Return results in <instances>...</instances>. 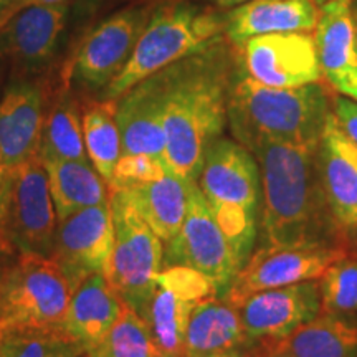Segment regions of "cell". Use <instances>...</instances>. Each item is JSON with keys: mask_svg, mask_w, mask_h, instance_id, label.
<instances>
[{"mask_svg": "<svg viewBox=\"0 0 357 357\" xmlns=\"http://www.w3.org/2000/svg\"><path fill=\"white\" fill-rule=\"evenodd\" d=\"M318 19L314 0H250L227 13V42L240 48L258 35L310 32Z\"/></svg>", "mask_w": 357, "mask_h": 357, "instance_id": "obj_21", "label": "cell"}, {"mask_svg": "<svg viewBox=\"0 0 357 357\" xmlns=\"http://www.w3.org/2000/svg\"><path fill=\"white\" fill-rule=\"evenodd\" d=\"M47 93L38 82L15 78L0 96V155L10 171L38 158Z\"/></svg>", "mask_w": 357, "mask_h": 357, "instance_id": "obj_17", "label": "cell"}, {"mask_svg": "<svg viewBox=\"0 0 357 357\" xmlns=\"http://www.w3.org/2000/svg\"><path fill=\"white\" fill-rule=\"evenodd\" d=\"M321 311L328 314H357V257L347 252L326 268L319 278Z\"/></svg>", "mask_w": 357, "mask_h": 357, "instance_id": "obj_30", "label": "cell"}, {"mask_svg": "<svg viewBox=\"0 0 357 357\" xmlns=\"http://www.w3.org/2000/svg\"><path fill=\"white\" fill-rule=\"evenodd\" d=\"M0 96H2V73H0Z\"/></svg>", "mask_w": 357, "mask_h": 357, "instance_id": "obj_41", "label": "cell"}, {"mask_svg": "<svg viewBox=\"0 0 357 357\" xmlns=\"http://www.w3.org/2000/svg\"><path fill=\"white\" fill-rule=\"evenodd\" d=\"M242 70L255 82L273 88H300L323 78L314 35L280 32L258 35L242 47Z\"/></svg>", "mask_w": 357, "mask_h": 357, "instance_id": "obj_14", "label": "cell"}, {"mask_svg": "<svg viewBox=\"0 0 357 357\" xmlns=\"http://www.w3.org/2000/svg\"><path fill=\"white\" fill-rule=\"evenodd\" d=\"M13 258H15V257H13L12 253H8L6 248L0 247V294H2L3 283H6L8 268H10Z\"/></svg>", "mask_w": 357, "mask_h": 357, "instance_id": "obj_35", "label": "cell"}, {"mask_svg": "<svg viewBox=\"0 0 357 357\" xmlns=\"http://www.w3.org/2000/svg\"><path fill=\"white\" fill-rule=\"evenodd\" d=\"M217 294L207 276L192 268L162 266L139 316L160 357H184L185 333L194 307Z\"/></svg>", "mask_w": 357, "mask_h": 357, "instance_id": "obj_11", "label": "cell"}, {"mask_svg": "<svg viewBox=\"0 0 357 357\" xmlns=\"http://www.w3.org/2000/svg\"><path fill=\"white\" fill-rule=\"evenodd\" d=\"M40 160H89L83 137L82 108L68 89H61L45 118Z\"/></svg>", "mask_w": 357, "mask_h": 357, "instance_id": "obj_27", "label": "cell"}, {"mask_svg": "<svg viewBox=\"0 0 357 357\" xmlns=\"http://www.w3.org/2000/svg\"><path fill=\"white\" fill-rule=\"evenodd\" d=\"M342 245L316 242L294 245H265L252 253L240 268L229 291L227 301L236 306L250 294L265 289L283 288L321 278L326 268L344 257Z\"/></svg>", "mask_w": 357, "mask_h": 357, "instance_id": "obj_9", "label": "cell"}, {"mask_svg": "<svg viewBox=\"0 0 357 357\" xmlns=\"http://www.w3.org/2000/svg\"><path fill=\"white\" fill-rule=\"evenodd\" d=\"M266 357H284V356H281V354H275V352H268V356Z\"/></svg>", "mask_w": 357, "mask_h": 357, "instance_id": "obj_39", "label": "cell"}, {"mask_svg": "<svg viewBox=\"0 0 357 357\" xmlns=\"http://www.w3.org/2000/svg\"><path fill=\"white\" fill-rule=\"evenodd\" d=\"M314 43L323 78L342 96L357 101V29L352 0L323 3Z\"/></svg>", "mask_w": 357, "mask_h": 357, "instance_id": "obj_20", "label": "cell"}, {"mask_svg": "<svg viewBox=\"0 0 357 357\" xmlns=\"http://www.w3.org/2000/svg\"><path fill=\"white\" fill-rule=\"evenodd\" d=\"M7 2H8V0H0V13H2V10H3V8H6V6H7Z\"/></svg>", "mask_w": 357, "mask_h": 357, "instance_id": "obj_38", "label": "cell"}, {"mask_svg": "<svg viewBox=\"0 0 357 357\" xmlns=\"http://www.w3.org/2000/svg\"><path fill=\"white\" fill-rule=\"evenodd\" d=\"M326 200L342 231L357 234V144L329 113L318 146Z\"/></svg>", "mask_w": 357, "mask_h": 357, "instance_id": "obj_19", "label": "cell"}, {"mask_svg": "<svg viewBox=\"0 0 357 357\" xmlns=\"http://www.w3.org/2000/svg\"><path fill=\"white\" fill-rule=\"evenodd\" d=\"M329 113V98L319 83L273 88L236 68L229 96V121L240 144L252 137L318 144Z\"/></svg>", "mask_w": 357, "mask_h": 357, "instance_id": "obj_3", "label": "cell"}, {"mask_svg": "<svg viewBox=\"0 0 357 357\" xmlns=\"http://www.w3.org/2000/svg\"><path fill=\"white\" fill-rule=\"evenodd\" d=\"M68 13L70 6H32L15 13L0 29V60H7L22 78L38 73L55 58Z\"/></svg>", "mask_w": 357, "mask_h": 357, "instance_id": "obj_16", "label": "cell"}, {"mask_svg": "<svg viewBox=\"0 0 357 357\" xmlns=\"http://www.w3.org/2000/svg\"><path fill=\"white\" fill-rule=\"evenodd\" d=\"M197 185L243 266L260 230L261 181L255 155L240 142L218 137L205 154Z\"/></svg>", "mask_w": 357, "mask_h": 357, "instance_id": "obj_5", "label": "cell"}, {"mask_svg": "<svg viewBox=\"0 0 357 357\" xmlns=\"http://www.w3.org/2000/svg\"><path fill=\"white\" fill-rule=\"evenodd\" d=\"M153 7H128L108 17L84 40L75 60V82L88 91H105L118 77L146 29Z\"/></svg>", "mask_w": 357, "mask_h": 357, "instance_id": "obj_13", "label": "cell"}, {"mask_svg": "<svg viewBox=\"0 0 357 357\" xmlns=\"http://www.w3.org/2000/svg\"><path fill=\"white\" fill-rule=\"evenodd\" d=\"M316 3H318V6H323V3H326V2H329V0H314Z\"/></svg>", "mask_w": 357, "mask_h": 357, "instance_id": "obj_40", "label": "cell"}, {"mask_svg": "<svg viewBox=\"0 0 357 357\" xmlns=\"http://www.w3.org/2000/svg\"><path fill=\"white\" fill-rule=\"evenodd\" d=\"M225 25L227 13L192 0H174L153 8L131 56L102 98L118 100L142 79L211 47L223 38Z\"/></svg>", "mask_w": 357, "mask_h": 357, "instance_id": "obj_4", "label": "cell"}, {"mask_svg": "<svg viewBox=\"0 0 357 357\" xmlns=\"http://www.w3.org/2000/svg\"><path fill=\"white\" fill-rule=\"evenodd\" d=\"M124 306L108 276L91 275L71 293L60 331L86 352L109 333Z\"/></svg>", "mask_w": 357, "mask_h": 357, "instance_id": "obj_22", "label": "cell"}, {"mask_svg": "<svg viewBox=\"0 0 357 357\" xmlns=\"http://www.w3.org/2000/svg\"><path fill=\"white\" fill-rule=\"evenodd\" d=\"M261 181L260 231L265 245L328 242L341 230L321 182L318 144L252 137Z\"/></svg>", "mask_w": 357, "mask_h": 357, "instance_id": "obj_2", "label": "cell"}, {"mask_svg": "<svg viewBox=\"0 0 357 357\" xmlns=\"http://www.w3.org/2000/svg\"><path fill=\"white\" fill-rule=\"evenodd\" d=\"M114 227L109 202L71 213L58 222L52 258L75 289L91 275L109 276Z\"/></svg>", "mask_w": 357, "mask_h": 357, "instance_id": "obj_12", "label": "cell"}, {"mask_svg": "<svg viewBox=\"0 0 357 357\" xmlns=\"http://www.w3.org/2000/svg\"><path fill=\"white\" fill-rule=\"evenodd\" d=\"M114 227V252L109 283L124 305L139 314L162 270V240L154 234L121 189H109Z\"/></svg>", "mask_w": 357, "mask_h": 357, "instance_id": "obj_8", "label": "cell"}, {"mask_svg": "<svg viewBox=\"0 0 357 357\" xmlns=\"http://www.w3.org/2000/svg\"><path fill=\"white\" fill-rule=\"evenodd\" d=\"M166 245L162 266L181 265L199 271L212 281L218 296L229 291L242 268L197 182L189 187V205L181 230Z\"/></svg>", "mask_w": 357, "mask_h": 357, "instance_id": "obj_10", "label": "cell"}, {"mask_svg": "<svg viewBox=\"0 0 357 357\" xmlns=\"http://www.w3.org/2000/svg\"><path fill=\"white\" fill-rule=\"evenodd\" d=\"M354 19H356V29H357V13L354 15Z\"/></svg>", "mask_w": 357, "mask_h": 357, "instance_id": "obj_42", "label": "cell"}, {"mask_svg": "<svg viewBox=\"0 0 357 357\" xmlns=\"http://www.w3.org/2000/svg\"><path fill=\"white\" fill-rule=\"evenodd\" d=\"M268 352L284 357H357L356 314L319 312Z\"/></svg>", "mask_w": 357, "mask_h": 357, "instance_id": "obj_25", "label": "cell"}, {"mask_svg": "<svg viewBox=\"0 0 357 357\" xmlns=\"http://www.w3.org/2000/svg\"><path fill=\"white\" fill-rule=\"evenodd\" d=\"M73 289L52 257L13 258L0 294V336L13 331H60Z\"/></svg>", "mask_w": 357, "mask_h": 357, "instance_id": "obj_6", "label": "cell"}, {"mask_svg": "<svg viewBox=\"0 0 357 357\" xmlns=\"http://www.w3.org/2000/svg\"><path fill=\"white\" fill-rule=\"evenodd\" d=\"M56 225L55 204L40 158L6 171L0 182V247L13 257H50Z\"/></svg>", "mask_w": 357, "mask_h": 357, "instance_id": "obj_7", "label": "cell"}, {"mask_svg": "<svg viewBox=\"0 0 357 357\" xmlns=\"http://www.w3.org/2000/svg\"><path fill=\"white\" fill-rule=\"evenodd\" d=\"M235 61L225 38L162 70L166 166L184 182H197L208 147L229 121Z\"/></svg>", "mask_w": 357, "mask_h": 357, "instance_id": "obj_1", "label": "cell"}, {"mask_svg": "<svg viewBox=\"0 0 357 357\" xmlns=\"http://www.w3.org/2000/svg\"><path fill=\"white\" fill-rule=\"evenodd\" d=\"M190 184L167 171L151 181L123 187L121 190L126 192L154 234L167 243L177 235L185 218Z\"/></svg>", "mask_w": 357, "mask_h": 357, "instance_id": "obj_24", "label": "cell"}, {"mask_svg": "<svg viewBox=\"0 0 357 357\" xmlns=\"http://www.w3.org/2000/svg\"><path fill=\"white\" fill-rule=\"evenodd\" d=\"M266 356H268V351L261 352L260 349H255V347L252 346H245V347H238V349L220 352V354H215L211 357H266Z\"/></svg>", "mask_w": 357, "mask_h": 357, "instance_id": "obj_34", "label": "cell"}, {"mask_svg": "<svg viewBox=\"0 0 357 357\" xmlns=\"http://www.w3.org/2000/svg\"><path fill=\"white\" fill-rule=\"evenodd\" d=\"M83 357H160L144 321L136 311L124 306L109 333L84 352Z\"/></svg>", "mask_w": 357, "mask_h": 357, "instance_id": "obj_29", "label": "cell"}, {"mask_svg": "<svg viewBox=\"0 0 357 357\" xmlns=\"http://www.w3.org/2000/svg\"><path fill=\"white\" fill-rule=\"evenodd\" d=\"M162 106V70L134 84L116 100V121L121 134V158L147 155L166 162Z\"/></svg>", "mask_w": 357, "mask_h": 357, "instance_id": "obj_18", "label": "cell"}, {"mask_svg": "<svg viewBox=\"0 0 357 357\" xmlns=\"http://www.w3.org/2000/svg\"><path fill=\"white\" fill-rule=\"evenodd\" d=\"M84 349L61 331H13L0 336V357H82Z\"/></svg>", "mask_w": 357, "mask_h": 357, "instance_id": "obj_31", "label": "cell"}, {"mask_svg": "<svg viewBox=\"0 0 357 357\" xmlns=\"http://www.w3.org/2000/svg\"><path fill=\"white\" fill-rule=\"evenodd\" d=\"M339 124L347 132V136L357 144V101L351 98H337L336 109H334Z\"/></svg>", "mask_w": 357, "mask_h": 357, "instance_id": "obj_32", "label": "cell"}, {"mask_svg": "<svg viewBox=\"0 0 357 357\" xmlns=\"http://www.w3.org/2000/svg\"><path fill=\"white\" fill-rule=\"evenodd\" d=\"M253 344L238 310L218 294L205 298L192 311L185 333L184 357H211Z\"/></svg>", "mask_w": 357, "mask_h": 357, "instance_id": "obj_23", "label": "cell"}, {"mask_svg": "<svg viewBox=\"0 0 357 357\" xmlns=\"http://www.w3.org/2000/svg\"><path fill=\"white\" fill-rule=\"evenodd\" d=\"M82 123L89 162L109 187L121 158V134L116 121V100L101 98L84 102Z\"/></svg>", "mask_w": 357, "mask_h": 357, "instance_id": "obj_28", "label": "cell"}, {"mask_svg": "<svg viewBox=\"0 0 357 357\" xmlns=\"http://www.w3.org/2000/svg\"><path fill=\"white\" fill-rule=\"evenodd\" d=\"M3 176H6V167H3V160H2V155H0V182H2Z\"/></svg>", "mask_w": 357, "mask_h": 357, "instance_id": "obj_37", "label": "cell"}, {"mask_svg": "<svg viewBox=\"0 0 357 357\" xmlns=\"http://www.w3.org/2000/svg\"><path fill=\"white\" fill-rule=\"evenodd\" d=\"M73 0H8L6 8L0 13V29L12 19L15 13L32 6H70Z\"/></svg>", "mask_w": 357, "mask_h": 357, "instance_id": "obj_33", "label": "cell"}, {"mask_svg": "<svg viewBox=\"0 0 357 357\" xmlns=\"http://www.w3.org/2000/svg\"><path fill=\"white\" fill-rule=\"evenodd\" d=\"M205 2H211L218 8H230V7L242 6V3H247L250 0H205Z\"/></svg>", "mask_w": 357, "mask_h": 357, "instance_id": "obj_36", "label": "cell"}, {"mask_svg": "<svg viewBox=\"0 0 357 357\" xmlns=\"http://www.w3.org/2000/svg\"><path fill=\"white\" fill-rule=\"evenodd\" d=\"M235 307L250 342H260L268 351L319 314V283L312 280L265 289L243 298Z\"/></svg>", "mask_w": 357, "mask_h": 357, "instance_id": "obj_15", "label": "cell"}, {"mask_svg": "<svg viewBox=\"0 0 357 357\" xmlns=\"http://www.w3.org/2000/svg\"><path fill=\"white\" fill-rule=\"evenodd\" d=\"M58 222L71 213L109 202V187L89 160H42Z\"/></svg>", "mask_w": 357, "mask_h": 357, "instance_id": "obj_26", "label": "cell"}]
</instances>
